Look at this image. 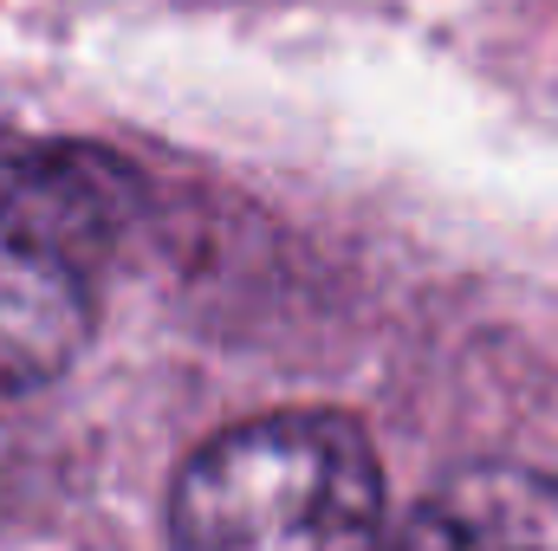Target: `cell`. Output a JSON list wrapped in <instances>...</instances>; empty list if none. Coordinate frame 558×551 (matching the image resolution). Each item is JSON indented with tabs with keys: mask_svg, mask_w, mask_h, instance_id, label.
Listing matches in <instances>:
<instances>
[{
	"mask_svg": "<svg viewBox=\"0 0 558 551\" xmlns=\"http://www.w3.org/2000/svg\"><path fill=\"white\" fill-rule=\"evenodd\" d=\"M92 331L85 285L65 247L0 201V396L52 383Z\"/></svg>",
	"mask_w": 558,
	"mask_h": 551,
	"instance_id": "obj_2",
	"label": "cell"
},
{
	"mask_svg": "<svg viewBox=\"0 0 558 551\" xmlns=\"http://www.w3.org/2000/svg\"><path fill=\"white\" fill-rule=\"evenodd\" d=\"M377 551H558V500L526 480H468L384 532Z\"/></svg>",
	"mask_w": 558,
	"mask_h": 551,
	"instance_id": "obj_3",
	"label": "cell"
},
{
	"mask_svg": "<svg viewBox=\"0 0 558 551\" xmlns=\"http://www.w3.org/2000/svg\"><path fill=\"white\" fill-rule=\"evenodd\" d=\"M384 467L338 409H286L215 434L175 480V551H377Z\"/></svg>",
	"mask_w": 558,
	"mask_h": 551,
	"instance_id": "obj_1",
	"label": "cell"
}]
</instances>
